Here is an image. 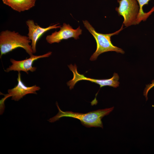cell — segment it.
I'll list each match as a JSON object with an SVG mask.
<instances>
[{
  "label": "cell",
  "mask_w": 154,
  "mask_h": 154,
  "mask_svg": "<svg viewBox=\"0 0 154 154\" xmlns=\"http://www.w3.org/2000/svg\"><path fill=\"white\" fill-rule=\"evenodd\" d=\"M36 0H11L7 4L13 10L19 12L28 10L35 5Z\"/></svg>",
  "instance_id": "30bf717a"
},
{
  "label": "cell",
  "mask_w": 154,
  "mask_h": 154,
  "mask_svg": "<svg viewBox=\"0 0 154 154\" xmlns=\"http://www.w3.org/2000/svg\"><path fill=\"white\" fill-rule=\"evenodd\" d=\"M83 23L84 26L93 35L96 43V50L91 56L90 60H96L99 55L108 51H115L122 54L124 53L122 49L114 46L111 40L112 36L118 34L123 29V24L118 30L112 33L104 34L97 32L87 21H83Z\"/></svg>",
  "instance_id": "3957f363"
},
{
  "label": "cell",
  "mask_w": 154,
  "mask_h": 154,
  "mask_svg": "<svg viewBox=\"0 0 154 154\" xmlns=\"http://www.w3.org/2000/svg\"><path fill=\"white\" fill-rule=\"evenodd\" d=\"M52 53L51 52H48L42 55H35L33 54L30 56L29 58L21 60H17L13 58L10 59L12 64L7 68L5 71L8 72L12 71H17L20 72L22 71L27 74L28 72H34L37 69V68L33 66V64L35 61L39 59L48 57Z\"/></svg>",
  "instance_id": "52a82bcc"
},
{
  "label": "cell",
  "mask_w": 154,
  "mask_h": 154,
  "mask_svg": "<svg viewBox=\"0 0 154 154\" xmlns=\"http://www.w3.org/2000/svg\"><path fill=\"white\" fill-rule=\"evenodd\" d=\"M3 4L7 5L8 3L11 0H2Z\"/></svg>",
  "instance_id": "5bb4252c"
},
{
  "label": "cell",
  "mask_w": 154,
  "mask_h": 154,
  "mask_svg": "<svg viewBox=\"0 0 154 154\" xmlns=\"http://www.w3.org/2000/svg\"><path fill=\"white\" fill-rule=\"evenodd\" d=\"M68 66L73 74L72 79L67 82V85L71 90L74 88L75 84L79 81L86 80L97 84L100 86V88L106 86H109L116 88L119 86V82L118 81L119 77L117 74L114 73L113 76L108 79H94L87 78L83 74H80L77 71V66L76 64L72 65L71 64Z\"/></svg>",
  "instance_id": "5b68a950"
},
{
  "label": "cell",
  "mask_w": 154,
  "mask_h": 154,
  "mask_svg": "<svg viewBox=\"0 0 154 154\" xmlns=\"http://www.w3.org/2000/svg\"><path fill=\"white\" fill-rule=\"evenodd\" d=\"M56 105L58 110V113L55 116L48 120L49 122H54L58 120L62 117H71L79 120L83 125L88 128L94 127L103 128V125L102 121V118L109 114L114 108L113 107L83 114L74 112L72 111L64 112L60 110L57 102Z\"/></svg>",
  "instance_id": "6da1fadb"
},
{
  "label": "cell",
  "mask_w": 154,
  "mask_h": 154,
  "mask_svg": "<svg viewBox=\"0 0 154 154\" xmlns=\"http://www.w3.org/2000/svg\"><path fill=\"white\" fill-rule=\"evenodd\" d=\"M4 97L0 100V114L1 115L3 113L5 109V106L4 105V101L8 98L11 96V95L9 94H4Z\"/></svg>",
  "instance_id": "7c38bea8"
},
{
  "label": "cell",
  "mask_w": 154,
  "mask_h": 154,
  "mask_svg": "<svg viewBox=\"0 0 154 154\" xmlns=\"http://www.w3.org/2000/svg\"><path fill=\"white\" fill-rule=\"evenodd\" d=\"M154 86V80L151 81V83L147 85L143 92V95L146 98V100L148 99L147 94L149 90Z\"/></svg>",
  "instance_id": "4fadbf2b"
},
{
  "label": "cell",
  "mask_w": 154,
  "mask_h": 154,
  "mask_svg": "<svg viewBox=\"0 0 154 154\" xmlns=\"http://www.w3.org/2000/svg\"><path fill=\"white\" fill-rule=\"evenodd\" d=\"M17 80L18 83L17 85L8 90V94L12 97V100L18 101L27 94H37L36 91L40 89L36 85L31 86H26L21 80L20 72H18Z\"/></svg>",
  "instance_id": "9c48e42d"
},
{
  "label": "cell",
  "mask_w": 154,
  "mask_h": 154,
  "mask_svg": "<svg viewBox=\"0 0 154 154\" xmlns=\"http://www.w3.org/2000/svg\"><path fill=\"white\" fill-rule=\"evenodd\" d=\"M58 31H55L46 37V42L50 44L59 43L63 40L73 38L76 40L79 38V36L82 34V30L80 27L74 29L69 24L63 23L62 27Z\"/></svg>",
  "instance_id": "8992f818"
},
{
  "label": "cell",
  "mask_w": 154,
  "mask_h": 154,
  "mask_svg": "<svg viewBox=\"0 0 154 154\" xmlns=\"http://www.w3.org/2000/svg\"><path fill=\"white\" fill-rule=\"evenodd\" d=\"M139 4V9L136 21V25L139 24L142 21H145L154 12V6L148 12L143 11V7L146 5L148 4L150 0H136Z\"/></svg>",
  "instance_id": "8fae6325"
},
{
  "label": "cell",
  "mask_w": 154,
  "mask_h": 154,
  "mask_svg": "<svg viewBox=\"0 0 154 154\" xmlns=\"http://www.w3.org/2000/svg\"><path fill=\"white\" fill-rule=\"evenodd\" d=\"M28 30L27 34L29 39L31 41V45L33 54L36 52V44L40 37L44 33L51 29L60 28L61 26L58 23L51 25L46 28L41 27L35 24L33 19H28L26 22Z\"/></svg>",
  "instance_id": "ba28073f"
},
{
  "label": "cell",
  "mask_w": 154,
  "mask_h": 154,
  "mask_svg": "<svg viewBox=\"0 0 154 154\" xmlns=\"http://www.w3.org/2000/svg\"><path fill=\"white\" fill-rule=\"evenodd\" d=\"M31 41L28 36L15 31L6 30L0 33V58L16 48H21L30 56L33 54Z\"/></svg>",
  "instance_id": "7a4b0ae2"
},
{
  "label": "cell",
  "mask_w": 154,
  "mask_h": 154,
  "mask_svg": "<svg viewBox=\"0 0 154 154\" xmlns=\"http://www.w3.org/2000/svg\"><path fill=\"white\" fill-rule=\"evenodd\" d=\"M119 7L116 10L124 19L123 24L128 27L136 25V21L139 7L136 0H117Z\"/></svg>",
  "instance_id": "277c9868"
}]
</instances>
